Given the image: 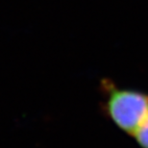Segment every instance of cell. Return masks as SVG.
Masks as SVG:
<instances>
[{"label":"cell","instance_id":"cell-2","mask_svg":"<svg viewBox=\"0 0 148 148\" xmlns=\"http://www.w3.org/2000/svg\"><path fill=\"white\" fill-rule=\"evenodd\" d=\"M132 138L140 148H148V112Z\"/></svg>","mask_w":148,"mask_h":148},{"label":"cell","instance_id":"cell-1","mask_svg":"<svg viewBox=\"0 0 148 148\" xmlns=\"http://www.w3.org/2000/svg\"><path fill=\"white\" fill-rule=\"evenodd\" d=\"M102 110L120 131L133 137L148 112V94L121 88L110 79L100 82Z\"/></svg>","mask_w":148,"mask_h":148}]
</instances>
